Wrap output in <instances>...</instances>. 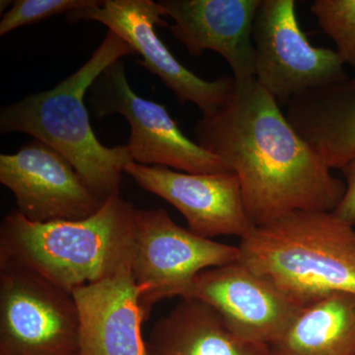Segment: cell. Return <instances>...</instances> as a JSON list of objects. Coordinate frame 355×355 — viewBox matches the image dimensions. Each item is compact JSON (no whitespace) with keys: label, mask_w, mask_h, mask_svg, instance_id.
Returning <instances> with one entry per match:
<instances>
[{"label":"cell","mask_w":355,"mask_h":355,"mask_svg":"<svg viewBox=\"0 0 355 355\" xmlns=\"http://www.w3.org/2000/svg\"><path fill=\"white\" fill-rule=\"evenodd\" d=\"M195 137L235 173L256 227L296 211L334 212L345 196V184L254 77L236 81L227 104L198 121Z\"/></svg>","instance_id":"cell-1"},{"label":"cell","mask_w":355,"mask_h":355,"mask_svg":"<svg viewBox=\"0 0 355 355\" xmlns=\"http://www.w3.org/2000/svg\"><path fill=\"white\" fill-rule=\"evenodd\" d=\"M135 210L121 196L83 220L37 223L14 210L0 225V265L25 268L71 293L132 265Z\"/></svg>","instance_id":"cell-2"},{"label":"cell","mask_w":355,"mask_h":355,"mask_svg":"<svg viewBox=\"0 0 355 355\" xmlns=\"http://www.w3.org/2000/svg\"><path fill=\"white\" fill-rule=\"evenodd\" d=\"M128 55H135L132 46L108 31L73 74L55 88L28 96L0 112L1 133H27L57 150L103 202L120 196L123 173L133 160L127 146L107 147L98 140L84 96L107 67Z\"/></svg>","instance_id":"cell-3"},{"label":"cell","mask_w":355,"mask_h":355,"mask_svg":"<svg viewBox=\"0 0 355 355\" xmlns=\"http://www.w3.org/2000/svg\"><path fill=\"white\" fill-rule=\"evenodd\" d=\"M240 261L301 307L334 293L355 295L354 226L334 212L296 211L240 239Z\"/></svg>","instance_id":"cell-4"},{"label":"cell","mask_w":355,"mask_h":355,"mask_svg":"<svg viewBox=\"0 0 355 355\" xmlns=\"http://www.w3.org/2000/svg\"><path fill=\"white\" fill-rule=\"evenodd\" d=\"M239 260V247L181 227L165 209L135 210L132 270L147 317L158 301L188 297L203 270Z\"/></svg>","instance_id":"cell-5"},{"label":"cell","mask_w":355,"mask_h":355,"mask_svg":"<svg viewBox=\"0 0 355 355\" xmlns=\"http://www.w3.org/2000/svg\"><path fill=\"white\" fill-rule=\"evenodd\" d=\"M254 78L277 101L349 78L336 51L316 48L301 30L294 0H261L253 26Z\"/></svg>","instance_id":"cell-6"},{"label":"cell","mask_w":355,"mask_h":355,"mask_svg":"<svg viewBox=\"0 0 355 355\" xmlns=\"http://www.w3.org/2000/svg\"><path fill=\"white\" fill-rule=\"evenodd\" d=\"M0 355H80L72 294L25 268L0 265Z\"/></svg>","instance_id":"cell-7"},{"label":"cell","mask_w":355,"mask_h":355,"mask_svg":"<svg viewBox=\"0 0 355 355\" xmlns=\"http://www.w3.org/2000/svg\"><path fill=\"white\" fill-rule=\"evenodd\" d=\"M91 88L98 118L120 114L130 123L127 146L133 162L190 174L229 171L220 159L184 135L165 106L135 94L121 60L107 67Z\"/></svg>","instance_id":"cell-8"},{"label":"cell","mask_w":355,"mask_h":355,"mask_svg":"<svg viewBox=\"0 0 355 355\" xmlns=\"http://www.w3.org/2000/svg\"><path fill=\"white\" fill-rule=\"evenodd\" d=\"M161 16H164L163 9L151 0H105L67 14L71 23L83 20L102 23L125 40L135 55H141L137 64L157 76L181 104L193 103L202 116L216 113L232 97L234 77L203 80L180 64L156 33V25H166Z\"/></svg>","instance_id":"cell-9"},{"label":"cell","mask_w":355,"mask_h":355,"mask_svg":"<svg viewBox=\"0 0 355 355\" xmlns=\"http://www.w3.org/2000/svg\"><path fill=\"white\" fill-rule=\"evenodd\" d=\"M0 182L12 191L17 211L37 223L83 220L106 202L89 190L62 154L38 139L18 153L0 155Z\"/></svg>","instance_id":"cell-10"},{"label":"cell","mask_w":355,"mask_h":355,"mask_svg":"<svg viewBox=\"0 0 355 355\" xmlns=\"http://www.w3.org/2000/svg\"><path fill=\"white\" fill-rule=\"evenodd\" d=\"M187 298L207 303L236 333L266 345L286 331L301 309L270 279L240 260L203 270Z\"/></svg>","instance_id":"cell-11"},{"label":"cell","mask_w":355,"mask_h":355,"mask_svg":"<svg viewBox=\"0 0 355 355\" xmlns=\"http://www.w3.org/2000/svg\"><path fill=\"white\" fill-rule=\"evenodd\" d=\"M125 173L142 189L176 207L195 234L209 239L216 236L241 239L256 227L248 216L235 173L190 174L135 162H130Z\"/></svg>","instance_id":"cell-12"},{"label":"cell","mask_w":355,"mask_h":355,"mask_svg":"<svg viewBox=\"0 0 355 355\" xmlns=\"http://www.w3.org/2000/svg\"><path fill=\"white\" fill-rule=\"evenodd\" d=\"M261 0H160L175 38L193 57L205 51L227 62L236 81L254 77L253 26Z\"/></svg>","instance_id":"cell-13"},{"label":"cell","mask_w":355,"mask_h":355,"mask_svg":"<svg viewBox=\"0 0 355 355\" xmlns=\"http://www.w3.org/2000/svg\"><path fill=\"white\" fill-rule=\"evenodd\" d=\"M71 294L78 311L80 355H148L141 333L148 317L132 265Z\"/></svg>","instance_id":"cell-14"},{"label":"cell","mask_w":355,"mask_h":355,"mask_svg":"<svg viewBox=\"0 0 355 355\" xmlns=\"http://www.w3.org/2000/svg\"><path fill=\"white\" fill-rule=\"evenodd\" d=\"M286 118L324 164L342 169L355 155V76L296 96Z\"/></svg>","instance_id":"cell-15"},{"label":"cell","mask_w":355,"mask_h":355,"mask_svg":"<svg viewBox=\"0 0 355 355\" xmlns=\"http://www.w3.org/2000/svg\"><path fill=\"white\" fill-rule=\"evenodd\" d=\"M148 355H270L268 345L236 333L214 307L195 298L182 300L154 324Z\"/></svg>","instance_id":"cell-16"},{"label":"cell","mask_w":355,"mask_h":355,"mask_svg":"<svg viewBox=\"0 0 355 355\" xmlns=\"http://www.w3.org/2000/svg\"><path fill=\"white\" fill-rule=\"evenodd\" d=\"M270 355H355V295L334 293L301 307Z\"/></svg>","instance_id":"cell-17"},{"label":"cell","mask_w":355,"mask_h":355,"mask_svg":"<svg viewBox=\"0 0 355 355\" xmlns=\"http://www.w3.org/2000/svg\"><path fill=\"white\" fill-rule=\"evenodd\" d=\"M311 12L336 44L343 64L355 69V0H316Z\"/></svg>","instance_id":"cell-18"},{"label":"cell","mask_w":355,"mask_h":355,"mask_svg":"<svg viewBox=\"0 0 355 355\" xmlns=\"http://www.w3.org/2000/svg\"><path fill=\"white\" fill-rule=\"evenodd\" d=\"M98 0H16L0 21V36L58 14L97 6Z\"/></svg>","instance_id":"cell-19"},{"label":"cell","mask_w":355,"mask_h":355,"mask_svg":"<svg viewBox=\"0 0 355 355\" xmlns=\"http://www.w3.org/2000/svg\"><path fill=\"white\" fill-rule=\"evenodd\" d=\"M345 178V193L334 214L342 220L355 226V155L342 168Z\"/></svg>","instance_id":"cell-20"}]
</instances>
